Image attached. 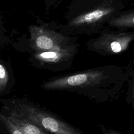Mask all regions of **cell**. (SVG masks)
Instances as JSON below:
<instances>
[{"mask_svg":"<svg viewBox=\"0 0 134 134\" xmlns=\"http://www.w3.org/2000/svg\"><path fill=\"white\" fill-rule=\"evenodd\" d=\"M134 40V31H121L103 29L99 35L88 41L86 46L91 51L103 55L121 53Z\"/></svg>","mask_w":134,"mask_h":134,"instance_id":"obj_4","label":"cell"},{"mask_svg":"<svg viewBox=\"0 0 134 134\" xmlns=\"http://www.w3.org/2000/svg\"><path fill=\"white\" fill-rule=\"evenodd\" d=\"M76 42L59 50L35 52L31 61L37 68L52 71L68 70L78 52Z\"/></svg>","mask_w":134,"mask_h":134,"instance_id":"obj_6","label":"cell"},{"mask_svg":"<svg viewBox=\"0 0 134 134\" xmlns=\"http://www.w3.org/2000/svg\"><path fill=\"white\" fill-rule=\"evenodd\" d=\"M127 100L128 103H134V69L131 74V78L129 82Z\"/></svg>","mask_w":134,"mask_h":134,"instance_id":"obj_11","label":"cell"},{"mask_svg":"<svg viewBox=\"0 0 134 134\" xmlns=\"http://www.w3.org/2000/svg\"><path fill=\"white\" fill-rule=\"evenodd\" d=\"M29 32V45L35 52L59 50L76 43L75 37L42 26H30Z\"/></svg>","mask_w":134,"mask_h":134,"instance_id":"obj_5","label":"cell"},{"mask_svg":"<svg viewBox=\"0 0 134 134\" xmlns=\"http://www.w3.org/2000/svg\"><path fill=\"white\" fill-rule=\"evenodd\" d=\"M15 80L12 70H9L1 61L0 63V96L3 97L10 93L13 89Z\"/></svg>","mask_w":134,"mask_h":134,"instance_id":"obj_9","label":"cell"},{"mask_svg":"<svg viewBox=\"0 0 134 134\" xmlns=\"http://www.w3.org/2000/svg\"><path fill=\"white\" fill-rule=\"evenodd\" d=\"M0 133L1 134H24L11 120L9 116L1 109Z\"/></svg>","mask_w":134,"mask_h":134,"instance_id":"obj_10","label":"cell"},{"mask_svg":"<svg viewBox=\"0 0 134 134\" xmlns=\"http://www.w3.org/2000/svg\"><path fill=\"white\" fill-rule=\"evenodd\" d=\"M97 127L100 131L101 132L102 134H122L121 133L116 131L115 130H114L110 128H108L102 124L98 125Z\"/></svg>","mask_w":134,"mask_h":134,"instance_id":"obj_12","label":"cell"},{"mask_svg":"<svg viewBox=\"0 0 134 134\" xmlns=\"http://www.w3.org/2000/svg\"><path fill=\"white\" fill-rule=\"evenodd\" d=\"M134 60L127 68L108 65L50 78L41 88L46 91H66L80 95L95 103L112 100L133 71Z\"/></svg>","mask_w":134,"mask_h":134,"instance_id":"obj_1","label":"cell"},{"mask_svg":"<svg viewBox=\"0 0 134 134\" xmlns=\"http://www.w3.org/2000/svg\"><path fill=\"white\" fill-rule=\"evenodd\" d=\"M1 109L9 116L11 120L24 134H51L12 109L1 106Z\"/></svg>","mask_w":134,"mask_h":134,"instance_id":"obj_7","label":"cell"},{"mask_svg":"<svg viewBox=\"0 0 134 134\" xmlns=\"http://www.w3.org/2000/svg\"><path fill=\"white\" fill-rule=\"evenodd\" d=\"M125 7L124 0H74L66 14L67 21L59 27L71 36L100 33L110 19Z\"/></svg>","mask_w":134,"mask_h":134,"instance_id":"obj_2","label":"cell"},{"mask_svg":"<svg viewBox=\"0 0 134 134\" xmlns=\"http://www.w3.org/2000/svg\"><path fill=\"white\" fill-rule=\"evenodd\" d=\"M0 103L51 134H87L26 97L2 98Z\"/></svg>","mask_w":134,"mask_h":134,"instance_id":"obj_3","label":"cell"},{"mask_svg":"<svg viewBox=\"0 0 134 134\" xmlns=\"http://www.w3.org/2000/svg\"><path fill=\"white\" fill-rule=\"evenodd\" d=\"M108 26L121 31L134 28V8L121 10L107 22Z\"/></svg>","mask_w":134,"mask_h":134,"instance_id":"obj_8","label":"cell"},{"mask_svg":"<svg viewBox=\"0 0 134 134\" xmlns=\"http://www.w3.org/2000/svg\"><path fill=\"white\" fill-rule=\"evenodd\" d=\"M63 0H44L45 5L47 10H48L49 8H51L52 6H55L56 5L59 4Z\"/></svg>","mask_w":134,"mask_h":134,"instance_id":"obj_13","label":"cell"}]
</instances>
